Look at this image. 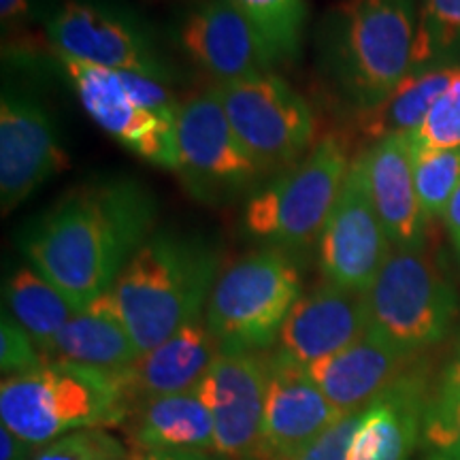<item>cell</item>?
I'll return each instance as SVG.
<instances>
[{"mask_svg": "<svg viewBox=\"0 0 460 460\" xmlns=\"http://www.w3.org/2000/svg\"><path fill=\"white\" fill-rule=\"evenodd\" d=\"M158 205L132 177H96L62 194L28 224L22 250L79 312L107 295L154 233Z\"/></svg>", "mask_w": 460, "mask_h": 460, "instance_id": "1", "label": "cell"}, {"mask_svg": "<svg viewBox=\"0 0 460 460\" xmlns=\"http://www.w3.org/2000/svg\"><path fill=\"white\" fill-rule=\"evenodd\" d=\"M217 275L220 254L203 234L154 230L107 295L137 349L146 354L199 320Z\"/></svg>", "mask_w": 460, "mask_h": 460, "instance_id": "2", "label": "cell"}, {"mask_svg": "<svg viewBox=\"0 0 460 460\" xmlns=\"http://www.w3.org/2000/svg\"><path fill=\"white\" fill-rule=\"evenodd\" d=\"M418 0H339L320 26V66L354 113L382 102L411 71Z\"/></svg>", "mask_w": 460, "mask_h": 460, "instance_id": "3", "label": "cell"}, {"mask_svg": "<svg viewBox=\"0 0 460 460\" xmlns=\"http://www.w3.org/2000/svg\"><path fill=\"white\" fill-rule=\"evenodd\" d=\"M128 411L119 377L71 362H45L3 377L0 386L3 427L28 446H45L82 429L113 427Z\"/></svg>", "mask_w": 460, "mask_h": 460, "instance_id": "4", "label": "cell"}, {"mask_svg": "<svg viewBox=\"0 0 460 460\" xmlns=\"http://www.w3.org/2000/svg\"><path fill=\"white\" fill-rule=\"evenodd\" d=\"M349 141L329 132L305 156L252 194L243 228L269 247H301L320 239L349 166Z\"/></svg>", "mask_w": 460, "mask_h": 460, "instance_id": "5", "label": "cell"}, {"mask_svg": "<svg viewBox=\"0 0 460 460\" xmlns=\"http://www.w3.org/2000/svg\"><path fill=\"white\" fill-rule=\"evenodd\" d=\"M369 332L418 356L441 343L458 315V295L424 245L393 247L365 292Z\"/></svg>", "mask_w": 460, "mask_h": 460, "instance_id": "6", "label": "cell"}, {"mask_svg": "<svg viewBox=\"0 0 460 460\" xmlns=\"http://www.w3.org/2000/svg\"><path fill=\"white\" fill-rule=\"evenodd\" d=\"M298 298L296 264L279 247H262L217 275L205 322L222 352H261L278 341Z\"/></svg>", "mask_w": 460, "mask_h": 460, "instance_id": "7", "label": "cell"}, {"mask_svg": "<svg viewBox=\"0 0 460 460\" xmlns=\"http://www.w3.org/2000/svg\"><path fill=\"white\" fill-rule=\"evenodd\" d=\"M175 143V172L192 199L205 205L234 200L264 177L234 135L216 85L180 102Z\"/></svg>", "mask_w": 460, "mask_h": 460, "instance_id": "8", "label": "cell"}, {"mask_svg": "<svg viewBox=\"0 0 460 460\" xmlns=\"http://www.w3.org/2000/svg\"><path fill=\"white\" fill-rule=\"evenodd\" d=\"M224 111L262 175L281 172L314 147L312 107L279 75L216 84Z\"/></svg>", "mask_w": 460, "mask_h": 460, "instance_id": "9", "label": "cell"}, {"mask_svg": "<svg viewBox=\"0 0 460 460\" xmlns=\"http://www.w3.org/2000/svg\"><path fill=\"white\" fill-rule=\"evenodd\" d=\"M48 37L58 56L169 82V66L156 45L126 11L96 0H65L48 20Z\"/></svg>", "mask_w": 460, "mask_h": 460, "instance_id": "10", "label": "cell"}, {"mask_svg": "<svg viewBox=\"0 0 460 460\" xmlns=\"http://www.w3.org/2000/svg\"><path fill=\"white\" fill-rule=\"evenodd\" d=\"M393 252L373 205L365 163L354 158L320 234V269L326 281L365 295Z\"/></svg>", "mask_w": 460, "mask_h": 460, "instance_id": "11", "label": "cell"}, {"mask_svg": "<svg viewBox=\"0 0 460 460\" xmlns=\"http://www.w3.org/2000/svg\"><path fill=\"white\" fill-rule=\"evenodd\" d=\"M92 122L147 163L175 171V118L143 107L124 88L118 71L58 56Z\"/></svg>", "mask_w": 460, "mask_h": 460, "instance_id": "12", "label": "cell"}, {"mask_svg": "<svg viewBox=\"0 0 460 460\" xmlns=\"http://www.w3.org/2000/svg\"><path fill=\"white\" fill-rule=\"evenodd\" d=\"M269 356L222 352L199 384V394L214 418V452L224 460H258Z\"/></svg>", "mask_w": 460, "mask_h": 460, "instance_id": "13", "label": "cell"}, {"mask_svg": "<svg viewBox=\"0 0 460 460\" xmlns=\"http://www.w3.org/2000/svg\"><path fill=\"white\" fill-rule=\"evenodd\" d=\"M68 166L56 126L37 99L4 92L0 101V205L9 216Z\"/></svg>", "mask_w": 460, "mask_h": 460, "instance_id": "14", "label": "cell"}, {"mask_svg": "<svg viewBox=\"0 0 460 460\" xmlns=\"http://www.w3.org/2000/svg\"><path fill=\"white\" fill-rule=\"evenodd\" d=\"M343 416L305 367L273 352L258 460H296Z\"/></svg>", "mask_w": 460, "mask_h": 460, "instance_id": "15", "label": "cell"}, {"mask_svg": "<svg viewBox=\"0 0 460 460\" xmlns=\"http://www.w3.org/2000/svg\"><path fill=\"white\" fill-rule=\"evenodd\" d=\"M180 43L217 84L261 77L275 66L256 28L233 0H200L183 17Z\"/></svg>", "mask_w": 460, "mask_h": 460, "instance_id": "16", "label": "cell"}, {"mask_svg": "<svg viewBox=\"0 0 460 460\" xmlns=\"http://www.w3.org/2000/svg\"><path fill=\"white\" fill-rule=\"evenodd\" d=\"M369 331L365 295L331 281L298 298L278 335L275 352L301 367L341 352Z\"/></svg>", "mask_w": 460, "mask_h": 460, "instance_id": "17", "label": "cell"}, {"mask_svg": "<svg viewBox=\"0 0 460 460\" xmlns=\"http://www.w3.org/2000/svg\"><path fill=\"white\" fill-rule=\"evenodd\" d=\"M429 396L427 376L410 367L362 410L348 460H410L422 441Z\"/></svg>", "mask_w": 460, "mask_h": 460, "instance_id": "18", "label": "cell"}, {"mask_svg": "<svg viewBox=\"0 0 460 460\" xmlns=\"http://www.w3.org/2000/svg\"><path fill=\"white\" fill-rule=\"evenodd\" d=\"M220 354V343L207 322L194 320L175 335L141 354L119 377L126 399L146 401L154 396L181 394L197 390ZM130 413V411H128Z\"/></svg>", "mask_w": 460, "mask_h": 460, "instance_id": "19", "label": "cell"}, {"mask_svg": "<svg viewBox=\"0 0 460 460\" xmlns=\"http://www.w3.org/2000/svg\"><path fill=\"white\" fill-rule=\"evenodd\" d=\"M413 358L367 331L349 348L305 369L337 410L356 413L410 369Z\"/></svg>", "mask_w": 460, "mask_h": 460, "instance_id": "20", "label": "cell"}, {"mask_svg": "<svg viewBox=\"0 0 460 460\" xmlns=\"http://www.w3.org/2000/svg\"><path fill=\"white\" fill-rule=\"evenodd\" d=\"M367 183L393 247L424 245V220L420 209L410 137H388L360 154Z\"/></svg>", "mask_w": 460, "mask_h": 460, "instance_id": "21", "label": "cell"}, {"mask_svg": "<svg viewBox=\"0 0 460 460\" xmlns=\"http://www.w3.org/2000/svg\"><path fill=\"white\" fill-rule=\"evenodd\" d=\"M139 356L141 352L115 312L111 298L102 295L68 320L43 354V360L71 362L122 377Z\"/></svg>", "mask_w": 460, "mask_h": 460, "instance_id": "22", "label": "cell"}, {"mask_svg": "<svg viewBox=\"0 0 460 460\" xmlns=\"http://www.w3.org/2000/svg\"><path fill=\"white\" fill-rule=\"evenodd\" d=\"M132 447L214 452V418L199 390L154 396L130 413Z\"/></svg>", "mask_w": 460, "mask_h": 460, "instance_id": "23", "label": "cell"}, {"mask_svg": "<svg viewBox=\"0 0 460 460\" xmlns=\"http://www.w3.org/2000/svg\"><path fill=\"white\" fill-rule=\"evenodd\" d=\"M458 77L460 66L413 68L382 102L354 115L356 132L371 146L388 137L413 135Z\"/></svg>", "mask_w": 460, "mask_h": 460, "instance_id": "24", "label": "cell"}, {"mask_svg": "<svg viewBox=\"0 0 460 460\" xmlns=\"http://www.w3.org/2000/svg\"><path fill=\"white\" fill-rule=\"evenodd\" d=\"M4 309L24 329L41 356L79 309L32 264L17 267L4 279Z\"/></svg>", "mask_w": 460, "mask_h": 460, "instance_id": "25", "label": "cell"}, {"mask_svg": "<svg viewBox=\"0 0 460 460\" xmlns=\"http://www.w3.org/2000/svg\"><path fill=\"white\" fill-rule=\"evenodd\" d=\"M256 28L273 65L292 62L301 51L307 0H233Z\"/></svg>", "mask_w": 460, "mask_h": 460, "instance_id": "26", "label": "cell"}, {"mask_svg": "<svg viewBox=\"0 0 460 460\" xmlns=\"http://www.w3.org/2000/svg\"><path fill=\"white\" fill-rule=\"evenodd\" d=\"M460 0H422L411 71L422 66H460Z\"/></svg>", "mask_w": 460, "mask_h": 460, "instance_id": "27", "label": "cell"}, {"mask_svg": "<svg viewBox=\"0 0 460 460\" xmlns=\"http://www.w3.org/2000/svg\"><path fill=\"white\" fill-rule=\"evenodd\" d=\"M413 183L424 220L444 216L460 186V147L411 152Z\"/></svg>", "mask_w": 460, "mask_h": 460, "instance_id": "28", "label": "cell"}, {"mask_svg": "<svg viewBox=\"0 0 460 460\" xmlns=\"http://www.w3.org/2000/svg\"><path fill=\"white\" fill-rule=\"evenodd\" d=\"M126 447L102 429H82L49 441L31 460H126Z\"/></svg>", "mask_w": 460, "mask_h": 460, "instance_id": "29", "label": "cell"}, {"mask_svg": "<svg viewBox=\"0 0 460 460\" xmlns=\"http://www.w3.org/2000/svg\"><path fill=\"white\" fill-rule=\"evenodd\" d=\"M411 152L460 147V77L430 109L427 122L410 135Z\"/></svg>", "mask_w": 460, "mask_h": 460, "instance_id": "30", "label": "cell"}, {"mask_svg": "<svg viewBox=\"0 0 460 460\" xmlns=\"http://www.w3.org/2000/svg\"><path fill=\"white\" fill-rule=\"evenodd\" d=\"M422 441L430 458L460 460V405L446 407L429 401L422 420Z\"/></svg>", "mask_w": 460, "mask_h": 460, "instance_id": "31", "label": "cell"}, {"mask_svg": "<svg viewBox=\"0 0 460 460\" xmlns=\"http://www.w3.org/2000/svg\"><path fill=\"white\" fill-rule=\"evenodd\" d=\"M41 365H45V360L37 343L3 309V324H0V369H3V376H22V373L39 369Z\"/></svg>", "mask_w": 460, "mask_h": 460, "instance_id": "32", "label": "cell"}, {"mask_svg": "<svg viewBox=\"0 0 460 460\" xmlns=\"http://www.w3.org/2000/svg\"><path fill=\"white\" fill-rule=\"evenodd\" d=\"M360 413H348L335 427H331L315 444H312L296 460H348L349 446H352L354 433L358 429Z\"/></svg>", "mask_w": 460, "mask_h": 460, "instance_id": "33", "label": "cell"}, {"mask_svg": "<svg viewBox=\"0 0 460 460\" xmlns=\"http://www.w3.org/2000/svg\"><path fill=\"white\" fill-rule=\"evenodd\" d=\"M429 401L446 407L460 405V335L456 345H454L450 360H447L444 371H441L439 382H437L435 390L430 393Z\"/></svg>", "mask_w": 460, "mask_h": 460, "instance_id": "34", "label": "cell"}, {"mask_svg": "<svg viewBox=\"0 0 460 460\" xmlns=\"http://www.w3.org/2000/svg\"><path fill=\"white\" fill-rule=\"evenodd\" d=\"M126 460H224L216 452L205 450H139L132 447Z\"/></svg>", "mask_w": 460, "mask_h": 460, "instance_id": "35", "label": "cell"}, {"mask_svg": "<svg viewBox=\"0 0 460 460\" xmlns=\"http://www.w3.org/2000/svg\"><path fill=\"white\" fill-rule=\"evenodd\" d=\"M32 15V0H0V20L3 31H15L24 26Z\"/></svg>", "mask_w": 460, "mask_h": 460, "instance_id": "36", "label": "cell"}, {"mask_svg": "<svg viewBox=\"0 0 460 460\" xmlns=\"http://www.w3.org/2000/svg\"><path fill=\"white\" fill-rule=\"evenodd\" d=\"M31 447L9 429H0V460H31Z\"/></svg>", "mask_w": 460, "mask_h": 460, "instance_id": "37", "label": "cell"}, {"mask_svg": "<svg viewBox=\"0 0 460 460\" xmlns=\"http://www.w3.org/2000/svg\"><path fill=\"white\" fill-rule=\"evenodd\" d=\"M441 220H444L447 233H450V237L454 239V243H458L460 241V186L456 192H454L450 203H447Z\"/></svg>", "mask_w": 460, "mask_h": 460, "instance_id": "38", "label": "cell"}, {"mask_svg": "<svg viewBox=\"0 0 460 460\" xmlns=\"http://www.w3.org/2000/svg\"><path fill=\"white\" fill-rule=\"evenodd\" d=\"M454 247H456V256H458V261H460V241H458V243H454Z\"/></svg>", "mask_w": 460, "mask_h": 460, "instance_id": "39", "label": "cell"}, {"mask_svg": "<svg viewBox=\"0 0 460 460\" xmlns=\"http://www.w3.org/2000/svg\"><path fill=\"white\" fill-rule=\"evenodd\" d=\"M427 460H437V458H430V456H427Z\"/></svg>", "mask_w": 460, "mask_h": 460, "instance_id": "40", "label": "cell"}]
</instances>
